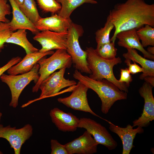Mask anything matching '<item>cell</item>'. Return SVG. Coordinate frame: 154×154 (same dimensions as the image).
Returning a JSON list of instances; mask_svg holds the SVG:
<instances>
[{"instance_id":"e0dca14e","label":"cell","mask_w":154,"mask_h":154,"mask_svg":"<svg viewBox=\"0 0 154 154\" xmlns=\"http://www.w3.org/2000/svg\"><path fill=\"white\" fill-rule=\"evenodd\" d=\"M72 21L70 18H65L58 14H54L46 18L41 17L35 24L39 31L48 30L57 32H68Z\"/></svg>"},{"instance_id":"44dd1931","label":"cell","mask_w":154,"mask_h":154,"mask_svg":"<svg viewBox=\"0 0 154 154\" xmlns=\"http://www.w3.org/2000/svg\"><path fill=\"white\" fill-rule=\"evenodd\" d=\"M25 29H19L13 32L7 40L5 43H13L19 45L25 50L26 54L39 50L29 41L27 38V32Z\"/></svg>"},{"instance_id":"e575fe53","label":"cell","mask_w":154,"mask_h":154,"mask_svg":"<svg viewBox=\"0 0 154 154\" xmlns=\"http://www.w3.org/2000/svg\"><path fill=\"white\" fill-rule=\"evenodd\" d=\"M147 52L150 54L154 55V46H149L147 48Z\"/></svg>"},{"instance_id":"1f68e13d","label":"cell","mask_w":154,"mask_h":154,"mask_svg":"<svg viewBox=\"0 0 154 154\" xmlns=\"http://www.w3.org/2000/svg\"><path fill=\"white\" fill-rule=\"evenodd\" d=\"M131 61L128 59H125V63L128 66V69L131 74H134L139 72H143V70L142 67L134 62H133V64H131Z\"/></svg>"},{"instance_id":"4fadbf2b","label":"cell","mask_w":154,"mask_h":154,"mask_svg":"<svg viewBox=\"0 0 154 154\" xmlns=\"http://www.w3.org/2000/svg\"><path fill=\"white\" fill-rule=\"evenodd\" d=\"M98 144L88 131L64 145L68 154H92L97 152Z\"/></svg>"},{"instance_id":"4316f807","label":"cell","mask_w":154,"mask_h":154,"mask_svg":"<svg viewBox=\"0 0 154 154\" xmlns=\"http://www.w3.org/2000/svg\"><path fill=\"white\" fill-rule=\"evenodd\" d=\"M39 8L44 12L53 14L58 13L61 9L60 4L55 0H37Z\"/></svg>"},{"instance_id":"7a4b0ae2","label":"cell","mask_w":154,"mask_h":154,"mask_svg":"<svg viewBox=\"0 0 154 154\" xmlns=\"http://www.w3.org/2000/svg\"><path fill=\"white\" fill-rule=\"evenodd\" d=\"M73 77L97 94L102 102L101 111L104 114L108 113L116 101L127 98V92L121 90L115 84L106 79L94 80L83 75L77 70L74 71Z\"/></svg>"},{"instance_id":"6da1fadb","label":"cell","mask_w":154,"mask_h":154,"mask_svg":"<svg viewBox=\"0 0 154 154\" xmlns=\"http://www.w3.org/2000/svg\"><path fill=\"white\" fill-rule=\"evenodd\" d=\"M115 31L110 41L115 42L119 33L145 25L154 27V4L145 0H127L115 4L108 15Z\"/></svg>"},{"instance_id":"7402d4cb","label":"cell","mask_w":154,"mask_h":154,"mask_svg":"<svg viewBox=\"0 0 154 154\" xmlns=\"http://www.w3.org/2000/svg\"><path fill=\"white\" fill-rule=\"evenodd\" d=\"M61 5L58 14L65 18H70L72 12L76 8L85 3L97 4L95 0H55Z\"/></svg>"},{"instance_id":"d590c367","label":"cell","mask_w":154,"mask_h":154,"mask_svg":"<svg viewBox=\"0 0 154 154\" xmlns=\"http://www.w3.org/2000/svg\"><path fill=\"white\" fill-rule=\"evenodd\" d=\"M17 4L20 6L23 3L25 0H14Z\"/></svg>"},{"instance_id":"d6a6232c","label":"cell","mask_w":154,"mask_h":154,"mask_svg":"<svg viewBox=\"0 0 154 154\" xmlns=\"http://www.w3.org/2000/svg\"><path fill=\"white\" fill-rule=\"evenodd\" d=\"M22 59L19 56L12 58L8 62L2 67L0 68V77L10 67L19 62Z\"/></svg>"},{"instance_id":"ffe728a7","label":"cell","mask_w":154,"mask_h":154,"mask_svg":"<svg viewBox=\"0 0 154 154\" xmlns=\"http://www.w3.org/2000/svg\"><path fill=\"white\" fill-rule=\"evenodd\" d=\"M127 52L123 54L125 59H128L133 62L139 64L143 69L142 73L139 78L143 80L147 76H154V61L147 59L139 54L136 50L133 49H127Z\"/></svg>"},{"instance_id":"5bb4252c","label":"cell","mask_w":154,"mask_h":154,"mask_svg":"<svg viewBox=\"0 0 154 154\" xmlns=\"http://www.w3.org/2000/svg\"><path fill=\"white\" fill-rule=\"evenodd\" d=\"M49 114L52 122L59 130L73 132L77 129L79 119L72 114L54 108L50 110Z\"/></svg>"},{"instance_id":"f546056e","label":"cell","mask_w":154,"mask_h":154,"mask_svg":"<svg viewBox=\"0 0 154 154\" xmlns=\"http://www.w3.org/2000/svg\"><path fill=\"white\" fill-rule=\"evenodd\" d=\"M50 144L51 154H68L64 145L61 144L57 140L51 139Z\"/></svg>"},{"instance_id":"d6986e66","label":"cell","mask_w":154,"mask_h":154,"mask_svg":"<svg viewBox=\"0 0 154 154\" xmlns=\"http://www.w3.org/2000/svg\"><path fill=\"white\" fill-rule=\"evenodd\" d=\"M12 9V18L9 22L10 28L13 32L19 29L30 31L33 34L39 31L35 25L27 18L20 9L14 0H8Z\"/></svg>"},{"instance_id":"7c38bea8","label":"cell","mask_w":154,"mask_h":154,"mask_svg":"<svg viewBox=\"0 0 154 154\" xmlns=\"http://www.w3.org/2000/svg\"><path fill=\"white\" fill-rule=\"evenodd\" d=\"M153 87L145 82L139 90L141 96L144 100L143 112L137 119L133 121V127H141L149 126L150 122L154 119V98L152 93Z\"/></svg>"},{"instance_id":"f1b7e54d","label":"cell","mask_w":154,"mask_h":154,"mask_svg":"<svg viewBox=\"0 0 154 154\" xmlns=\"http://www.w3.org/2000/svg\"><path fill=\"white\" fill-rule=\"evenodd\" d=\"M7 0H0V22L7 23L9 20L6 17L11 13V7L7 3Z\"/></svg>"},{"instance_id":"8992f818","label":"cell","mask_w":154,"mask_h":154,"mask_svg":"<svg viewBox=\"0 0 154 154\" xmlns=\"http://www.w3.org/2000/svg\"><path fill=\"white\" fill-rule=\"evenodd\" d=\"M39 64L37 63L29 72L20 75H7L3 73L0 77L2 82L6 84L10 90L11 100L10 106L16 108L18 105L19 97L25 87L31 82L36 84L39 77Z\"/></svg>"},{"instance_id":"3957f363","label":"cell","mask_w":154,"mask_h":154,"mask_svg":"<svg viewBox=\"0 0 154 154\" xmlns=\"http://www.w3.org/2000/svg\"><path fill=\"white\" fill-rule=\"evenodd\" d=\"M87 61L91 74L89 77L94 80L106 79L113 83L120 90L127 93L129 87L125 83L119 82L115 76L113 71L114 67L122 62L119 57L111 60L104 59L99 55L95 49L92 47H87Z\"/></svg>"},{"instance_id":"cb8c5ba5","label":"cell","mask_w":154,"mask_h":154,"mask_svg":"<svg viewBox=\"0 0 154 154\" xmlns=\"http://www.w3.org/2000/svg\"><path fill=\"white\" fill-rule=\"evenodd\" d=\"M19 8L34 25L41 17L39 15L35 0H25Z\"/></svg>"},{"instance_id":"4dcf8cb0","label":"cell","mask_w":154,"mask_h":154,"mask_svg":"<svg viewBox=\"0 0 154 154\" xmlns=\"http://www.w3.org/2000/svg\"><path fill=\"white\" fill-rule=\"evenodd\" d=\"M119 82L125 83L129 87L130 83L133 79L128 68H121L120 69V76L118 80Z\"/></svg>"},{"instance_id":"5b68a950","label":"cell","mask_w":154,"mask_h":154,"mask_svg":"<svg viewBox=\"0 0 154 154\" xmlns=\"http://www.w3.org/2000/svg\"><path fill=\"white\" fill-rule=\"evenodd\" d=\"M44 57L37 62L39 65L38 72L39 77L32 88L33 92H37L41 82L56 70L63 68H70L72 63L70 56L65 49L57 50L49 58Z\"/></svg>"},{"instance_id":"74e56055","label":"cell","mask_w":154,"mask_h":154,"mask_svg":"<svg viewBox=\"0 0 154 154\" xmlns=\"http://www.w3.org/2000/svg\"><path fill=\"white\" fill-rule=\"evenodd\" d=\"M3 154V153L0 150V154Z\"/></svg>"},{"instance_id":"ba28073f","label":"cell","mask_w":154,"mask_h":154,"mask_svg":"<svg viewBox=\"0 0 154 154\" xmlns=\"http://www.w3.org/2000/svg\"><path fill=\"white\" fill-rule=\"evenodd\" d=\"M66 69L63 68L57 72H54L41 82L39 87L41 93L38 99L54 95L63 88L73 86L77 84L74 80L64 78V76Z\"/></svg>"},{"instance_id":"30bf717a","label":"cell","mask_w":154,"mask_h":154,"mask_svg":"<svg viewBox=\"0 0 154 154\" xmlns=\"http://www.w3.org/2000/svg\"><path fill=\"white\" fill-rule=\"evenodd\" d=\"M88 89L87 86L79 81L74 86L70 96L59 98L57 100L59 103L74 110L88 112L101 118L92 110L89 105L87 98V92Z\"/></svg>"},{"instance_id":"9a60e30c","label":"cell","mask_w":154,"mask_h":154,"mask_svg":"<svg viewBox=\"0 0 154 154\" xmlns=\"http://www.w3.org/2000/svg\"><path fill=\"white\" fill-rule=\"evenodd\" d=\"M109 129L117 134L121 139L123 144L122 154H129L131 149L134 147L133 144L134 139L137 133L144 132L142 127H137L133 129V126L127 125L126 127H122L108 121Z\"/></svg>"},{"instance_id":"484cf974","label":"cell","mask_w":154,"mask_h":154,"mask_svg":"<svg viewBox=\"0 0 154 154\" xmlns=\"http://www.w3.org/2000/svg\"><path fill=\"white\" fill-rule=\"evenodd\" d=\"M95 50L101 57L108 60H111L116 57L117 49L115 47V42H110L101 46Z\"/></svg>"},{"instance_id":"ac0fdd59","label":"cell","mask_w":154,"mask_h":154,"mask_svg":"<svg viewBox=\"0 0 154 154\" xmlns=\"http://www.w3.org/2000/svg\"><path fill=\"white\" fill-rule=\"evenodd\" d=\"M52 50L45 52L38 51L26 54L18 63L10 67L7 71L9 75H16L28 72L41 58L54 53Z\"/></svg>"},{"instance_id":"2e32d148","label":"cell","mask_w":154,"mask_h":154,"mask_svg":"<svg viewBox=\"0 0 154 154\" xmlns=\"http://www.w3.org/2000/svg\"><path fill=\"white\" fill-rule=\"evenodd\" d=\"M137 29H134L117 33L116 38L118 39V45L127 49H137L142 53L144 58L153 60L154 55L149 53L143 46L137 34Z\"/></svg>"},{"instance_id":"d4e9b609","label":"cell","mask_w":154,"mask_h":154,"mask_svg":"<svg viewBox=\"0 0 154 154\" xmlns=\"http://www.w3.org/2000/svg\"><path fill=\"white\" fill-rule=\"evenodd\" d=\"M137 33L144 48L154 46V28L145 25L137 29Z\"/></svg>"},{"instance_id":"836d02e7","label":"cell","mask_w":154,"mask_h":154,"mask_svg":"<svg viewBox=\"0 0 154 154\" xmlns=\"http://www.w3.org/2000/svg\"><path fill=\"white\" fill-rule=\"evenodd\" d=\"M145 82H147L153 87L154 86V76H147L145 77L143 79Z\"/></svg>"},{"instance_id":"52a82bcc","label":"cell","mask_w":154,"mask_h":154,"mask_svg":"<svg viewBox=\"0 0 154 154\" xmlns=\"http://www.w3.org/2000/svg\"><path fill=\"white\" fill-rule=\"evenodd\" d=\"M78 128L85 129L98 144L104 145L110 150L115 149L117 145V143L106 128L92 119L80 118Z\"/></svg>"},{"instance_id":"8fae6325","label":"cell","mask_w":154,"mask_h":154,"mask_svg":"<svg viewBox=\"0 0 154 154\" xmlns=\"http://www.w3.org/2000/svg\"><path fill=\"white\" fill-rule=\"evenodd\" d=\"M68 32H57L48 30L39 31L35 34L33 39L41 45L39 50L45 52L54 49H66Z\"/></svg>"},{"instance_id":"9c48e42d","label":"cell","mask_w":154,"mask_h":154,"mask_svg":"<svg viewBox=\"0 0 154 154\" xmlns=\"http://www.w3.org/2000/svg\"><path fill=\"white\" fill-rule=\"evenodd\" d=\"M33 130L29 124L19 129L10 125L4 127L0 124V138L5 139L9 142L15 154H20L22 146L32 136Z\"/></svg>"},{"instance_id":"83f0119b","label":"cell","mask_w":154,"mask_h":154,"mask_svg":"<svg viewBox=\"0 0 154 154\" xmlns=\"http://www.w3.org/2000/svg\"><path fill=\"white\" fill-rule=\"evenodd\" d=\"M13 31L9 22H0V52L4 47V44Z\"/></svg>"},{"instance_id":"277c9868","label":"cell","mask_w":154,"mask_h":154,"mask_svg":"<svg viewBox=\"0 0 154 154\" xmlns=\"http://www.w3.org/2000/svg\"><path fill=\"white\" fill-rule=\"evenodd\" d=\"M66 51L70 56L76 70L81 73L91 74L87 61V53L80 46L79 39L84 33L82 27L71 22L68 31Z\"/></svg>"},{"instance_id":"603a6c76","label":"cell","mask_w":154,"mask_h":154,"mask_svg":"<svg viewBox=\"0 0 154 154\" xmlns=\"http://www.w3.org/2000/svg\"><path fill=\"white\" fill-rule=\"evenodd\" d=\"M114 26L111 22L108 15L104 27L98 29L95 33V39L97 43L96 48L104 44L110 42V35Z\"/></svg>"},{"instance_id":"8d00e7d4","label":"cell","mask_w":154,"mask_h":154,"mask_svg":"<svg viewBox=\"0 0 154 154\" xmlns=\"http://www.w3.org/2000/svg\"><path fill=\"white\" fill-rule=\"evenodd\" d=\"M2 116V113L1 112H0V123L1 122V118Z\"/></svg>"}]
</instances>
